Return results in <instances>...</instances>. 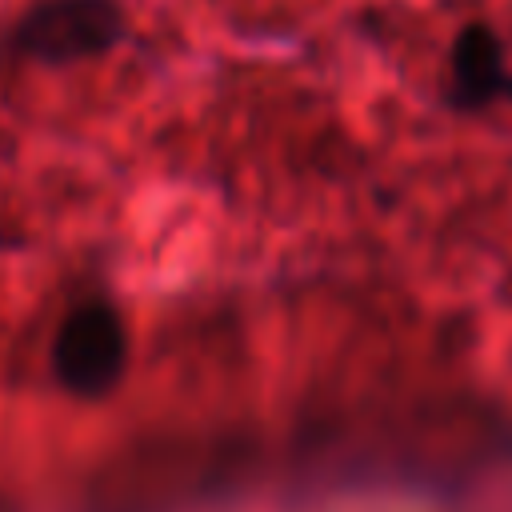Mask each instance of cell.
Segmentation results:
<instances>
[{"instance_id":"cell-3","label":"cell","mask_w":512,"mask_h":512,"mask_svg":"<svg viewBox=\"0 0 512 512\" xmlns=\"http://www.w3.org/2000/svg\"><path fill=\"white\" fill-rule=\"evenodd\" d=\"M504 80V48L500 40L488 32V28H464L456 36V48H452V84H456V96L468 100V104H480L488 96H496Z\"/></svg>"},{"instance_id":"cell-1","label":"cell","mask_w":512,"mask_h":512,"mask_svg":"<svg viewBox=\"0 0 512 512\" xmlns=\"http://www.w3.org/2000/svg\"><path fill=\"white\" fill-rule=\"evenodd\" d=\"M124 348L128 344H124L120 316L108 304L88 300L64 316L56 344H52V364H56V376L68 392L100 396L120 380Z\"/></svg>"},{"instance_id":"cell-2","label":"cell","mask_w":512,"mask_h":512,"mask_svg":"<svg viewBox=\"0 0 512 512\" xmlns=\"http://www.w3.org/2000/svg\"><path fill=\"white\" fill-rule=\"evenodd\" d=\"M116 28L120 20L108 0H52L28 12V20L20 24V40L32 56L68 60L104 48Z\"/></svg>"}]
</instances>
